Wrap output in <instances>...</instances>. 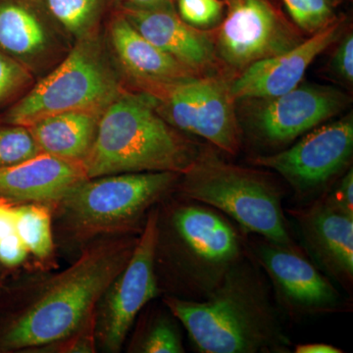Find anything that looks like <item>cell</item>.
Returning <instances> with one entry per match:
<instances>
[{"instance_id":"1","label":"cell","mask_w":353,"mask_h":353,"mask_svg":"<svg viewBox=\"0 0 353 353\" xmlns=\"http://www.w3.org/2000/svg\"><path fill=\"white\" fill-rule=\"evenodd\" d=\"M138 239L131 234L92 241L67 268L18 288L0 324V350L36 352L78 331L97 315L99 301L129 262Z\"/></svg>"},{"instance_id":"2","label":"cell","mask_w":353,"mask_h":353,"mask_svg":"<svg viewBox=\"0 0 353 353\" xmlns=\"http://www.w3.org/2000/svg\"><path fill=\"white\" fill-rule=\"evenodd\" d=\"M163 303L199 352H289L290 341L268 285L245 257L208 299L194 301L167 296Z\"/></svg>"},{"instance_id":"3","label":"cell","mask_w":353,"mask_h":353,"mask_svg":"<svg viewBox=\"0 0 353 353\" xmlns=\"http://www.w3.org/2000/svg\"><path fill=\"white\" fill-rule=\"evenodd\" d=\"M199 153L161 117L150 95L120 92L101 113L83 166L88 179L145 172L182 175Z\"/></svg>"},{"instance_id":"4","label":"cell","mask_w":353,"mask_h":353,"mask_svg":"<svg viewBox=\"0 0 353 353\" xmlns=\"http://www.w3.org/2000/svg\"><path fill=\"white\" fill-rule=\"evenodd\" d=\"M168 208L164 220L158 215L155 261L168 269L174 296L203 301L245 259V241L222 213L205 204L183 197Z\"/></svg>"},{"instance_id":"5","label":"cell","mask_w":353,"mask_h":353,"mask_svg":"<svg viewBox=\"0 0 353 353\" xmlns=\"http://www.w3.org/2000/svg\"><path fill=\"white\" fill-rule=\"evenodd\" d=\"M180 176L145 172L88 179L53 206L57 208L62 234L81 245L131 234L175 187Z\"/></svg>"},{"instance_id":"6","label":"cell","mask_w":353,"mask_h":353,"mask_svg":"<svg viewBox=\"0 0 353 353\" xmlns=\"http://www.w3.org/2000/svg\"><path fill=\"white\" fill-rule=\"evenodd\" d=\"M181 176L178 190L185 199L229 216L245 232L299 250L288 230L282 192L262 172L227 163L205 152Z\"/></svg>"},{"instance_id":"7","label":"cell","mask_w":353,"mask_h":353,"mask_svg":"<svg viewBox=\"0 0 353 353\" xmlns=\"http://www.w3.org/2000/svg\"><path fill=\"white\" fill-rule=\"evenodd\" d=\"M119 94L101 46L85 37L59 66L7 111L3 123L29 127L54 114L102 113Z\"/></svg>"},{"instance_id":"8","label":"cell","mask_w":353,"mask_h":353,"mask_svg":"<svg viewBox=\"0 0 353 353\" xmlns=\"http://www.w3.org/2000/svg\"><path fill=\"white\" fill-rule=\"evenodd\" d=\"M143 85L168 124L201 137L229 154L238 153L240 128L233 97L224 83L192 76Z\"/></svg>"},{"instance_id":"9","label":"cell","mask_w":353,"mask_h":353,"mask_svg":"<svg viewBox=\"0 0 353 353\" xmlns=\"http://www.w3.org/2000/svg\"><path fill=\"white\" fill-rule=\"evenodd\" d=\"M159 209H150L131 259L114 279L97 307V345L119 352L134 319L159 294L155 268Z\"/></svg>"},{"instance_id":"10","label":"cell","mask_w":353,"mask_h":353,"mask_svg":"<svg viewBox=\"0 0 353 353\" xmlns=\"http://www.w3.org/2000/svg\"><path fill=\"white\" fill-rule=\"evenodd\" d=\"M353 150L352 115L313 130L284 152L259 157L253 163L278 172L301 196L318 192L350 162Z\"/></svg>"},{"instance_id":"11","label":"cell","mask_w":353,"mask_h":353,"mask_svg":"<svg viewBox=\"0 0 353 353\" xmlns=\"http://www.w3.org/2000/svg\"><path fill=\"white\" fill-rule=\"evenodd\" d=\"M301 43V37L269 0H229L217 48L227 64L245 70Z\"/></svg>"},{"instance_id":"12","label":"cell","mask_w":353,"mask_h":353,"mask_svg":"<svg viewBox=\"0 0 353 353\" xmlns=\"http://www.w3.org/2000/svg\"><path fill=\"white\" fill-rule=\"evenodd\" d=\"M250 248L255 261L270 278L279 301L292 314L334 312L343 306L340 292L303 256L301 250L264 238L252 241Z\"/></svg>"},{"instance_id":"13","label":"cell","mask_w":353,"mask_h":353,"mask_svg":"<svg viewBox=\"0 0 353 353\" xmlns=\"http://www.w3.org/2000/svg\"><path fill=\"white\" fill-rule=\"evenodd\" d=\"M347 95L334 88L303 85L267 99L254 114L259 136L272 145L294 141L334 117L347 105Z\"/></svg>"},{"instance_id":"14","label":"cell","mask_w":353,"mask_h":353,"mask_svg":"<svg viewBox=\"0 0 353 353\" xmlns=\"http://www.w3.org/2000/svg\"><path fill=\"white\" fill-rule=\"evenodd\" d=\"M343 28V23L334 21L292 50L246 67L230 87L234 101L274 99L294 90L313 60L340 39Z\"/></svg>"},{"instance_id":"15","label":"cell","mask_w":353,"mask_h":353,"mask_svg":"<svg viewBox=\"0 0 353 353\" xmlns=\"http://www.w3.org/2000/svg\"><path fill=\"white\" fill-rule=\"evenodd\" d=\"M313 256L332 277L350 288L353 281V213L325 196L309 208L290 210Z\"/></svg>"},{"instance_id":"16","label":"cell","mask_w":353,"mask_h":353,"mask_svg":"<svg viewBox=\"0 0 353 353\" xmlns=\"http://www.w3.org/2000/svg\"><path fill=\"white\" fill-rule=\"evenodd\" d=\"M85 180L87 174L81 162L41 152L0 169V197L13 203L38 202L53 208Z\"/></svg>"},{"instance_id":"17","label":"cell","mask_w":353,"mask_h":353,"mask_svg":"<svg viewBox=\"0 0 353 353\" xmlns=\"http://www.w3.org/2000/svg\"><path fill=\"white\" fill-rule=\"evenodd\" d=\"M124 16L141 36L194 72L206 68L214 60L210 39L167 7H134L128 9Z\"/></svg>"},{"instance_id":"18","label":"cell","mask_w":353,"mask_h":353,"mask_svg":"<svg viewBox=\"0 0 353 353\" xmlns=\"http://www.w3.org/2000/svg\"><path fill=\"white\" fill-rule=\"evenodd\" d=\"M110 38L121 63L143 85L173 82L194 76L192 70L141 36L124 15L111 23Z\"/></svg>"},{"instance_id":"19","label":"cell","mask_w":353,"mask_h":353,"mask_svg":"<svg viewBox=\"0 0 353 353\" xmlns=\"http://www.w3.org/2000/svg\"><path fill=\"white\" fill-rule=\"evenodd\" d=\"M101 115L70 111L48 116L27 128L41 152L83 163L94 143Z\"/></svg>"},{"instance_id":"20","label":"cell","mask_w":353,"mask_h":353,"mask_svg":"<svg viewBox=\"0 0 353 353\" xmlns=\"http://www.w3.org/2000/svg\"><path fill=\"white\" fill-rule=\"evenodd\" d=\"M50 46L48 27L31 6L19 0H0V50L26 66Z\"/></svg>"},{"instance_id":"21","label":"cell","mask_w":353,"mask_h":353,"mask_svg":"<svg viewBox=\"0 0 353 353\" xmlns=\"http://www.w3.org/2000/svg\"><path fill=\"white\" fill-rule=\"evenodd\" d=\"M52 206L28 202L16 205V228L21 241L29 253L37 259H48L52 255Z\"/></svg>"},{"instance_id":"22","label":"cell","mask_w":353,"mask_h":353,"mask_svg":"<svg viewBox=\"0 0 353 353\" xmlns=\"http://www.w3.org/2000/svg\"><path fill=\"white\" fill-rule=\"evenodd\" d=\"M51 14L67 31L83 39L88 37L99 15L102 0H44Z\"/></svg>"},{"instance_id":"23","label":"cell","mask_w":353,"mask_h":353,"mask_svg":"<svg viewBox=\"0 0 353 353\" xmlns=\"http://www.w3.org/2000/svg\"><path fill=\"white\" fill-rule=\"evenodd\" d=\"M132 352L143 353L185 352L180 332L168 315L158 313L134 341Z\"/></svg>"},{"instance_id":"24","label":"cell","mask_w":353,"mask_h":353,"mask_svg":"<svg viewBox=\"0 0 353 353\" xmlns=\"http://www.w3.org/2000/svg\"><path fill=\"white\" fill-rule=\"evenodd\" d=\"M41 153L29 128L0 125V169L12 166Z\"/></svg>"},{"instance_id":"25","label":"cell","mask_w":353,"mask_h":353,"mask_svg":"<svg viewBox=\"0 0 353 353\" xmlns=\"http://www.w3.org/2000/svg\"><path fill=\"white\" fill-rule=\"evenodd\" d=\"M292 20L307 32L320 31L334 22L331 0H283Z\"/></svg>"},{"instance_id":"26","label":"cell","mask_w":353,"mask_h":353,"mask_svg":"<svg viewBox=\"0 0 353 353\" xmlns=\"http://www.w3.org/2000/svg\"><path fill=\"white\" fill-rule=\"evenodd\" d=\"M178 6L181 19L196 29L212 27L222 16L220 0H179Z\"/></svg>"},{"instance_id":"27","label":"cell","mask_w":353,"mask_h":353,"mask_svg":"<svg viewBox=\"0 0 353 353\" xmlns=\"http://www.w3.org/2000/svg\"><path fill=\"white\" fill-rule=\"evenodd\" d=\"M31 80L27 67L0 50V104Z\"/></svg>"},{"instance_id":"28","label":"cell","mask_w":353,"mask_h":353,"mask_svg":"<svg viewBox=\"0 0 353 353\" xmlns=\"http://www.w3.org/2000/svg\"><path fill=\"white\" fill-rule=\"evenodd\" d=\"M95 326L97 315L71 336L52 345L39 348L36 352H95L97 347Z\"/></svg>"},{"instance_id":"29","label":"cell","mask_w":353,"mask_h":353,"mask_svg":"<svg viewBox=\"0 0 353 353\" xmlns=\"http://www.w3.org/2000/svg\"><path fill=\"white\" fill-rule=\"evenodd\" d=\"M334 71L347 82H353V36L348 34L336 48L333 63Z\"/></svg>"},{"instance_id":"30","label":"cell","mask_w":353,"mask_h":353,"mask_svg":"<svg viewBox=\"0 0 353 353\" xmlns=\"http://www.w3.org/2000/svg\"><path fill=\"white\" fill-rule=\"evenodd\" d=\"M29 252L21 241L19 234L0 241V262L8 267L18 266L27 259Z\"/></svg>"},{"instance_id":"31","label":"cell","mask_w":353,"mask_h":353,"mask_svg":"<svg viewBox=\"0 0 353 353\" xmlns=\"http://www.w3.org/2000/svg\"><path fill=\"white\" fill-rule=\"evenodd\" d=\"M330 201L347 212L353 213V170L347 172L332 194H327Z\"/></svg>"},{"instance_id":"32","label":"cell","mask_w":353,"mask_h":353,"mask_svg":"<svg viewBox=\"0 0 353 353\" xmlns=\"http://www.w3.org/2000/svg\"><path fill=\"white\" fill-rule=\"evenodd\" d=\"M296 353H341V348L327 345V343H307L296 347Z\"/></svg>"},{"instance_id":"33","label":"cell","mask_w":353,"mask_h":353,"mask_svg":"<svg viewBox=\"0 0 353 353\" xmlns=\"http://www.w3.org/2000/svg\"><path fill=\"white\" fill-rule=\"evenodd\" d=\"M136 8H159L167 7L168 0H129Z\"/></svg>"},{"instance_id":"34","label":"cell","mask_w":353,"mask_h":353,"mask_svg":"<svg viewBox=\"0 0 353 353\" xmlns=\"http://www.w3.org/2000/svg\"><path fill=\"white\" fill-rule=\"evenodd\" d=\"M331 1L333 2V3H334V1H336V0H331Z\"/></svg>"}]
</instances>
